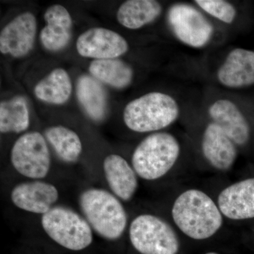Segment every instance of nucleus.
Masks as SVG:
<instances>
[{"label":"nucleus","instance_id":"25","mask_svg":"<svg viewBox=\"0 0 254 254\" xmlns=\"http://www.w3.org/2000/svg\"><path fill=\"white\" fill-rule=\"evenodd\" d=\"M205 254H219L216 253V252H208V253H206Z\"/></svg>","mask_w":254,"mask_h":254},{"label":"nucleus","instance_id":"15","mask_svg":"<svg viewBox=\"0 0 254 254\" xmlns=\"http://www.w3.org/2000/svg\"><path fill=\"white\" fill-rule=\"evenodd\" d=\"M103 170L108 186L120 199L128 201L138 189L137 174L123 157L109 155L103 162Z\"/></svg>","mask_w":254,"mask_h":254},{"label":"nucleus","instance_id":"12","mask_svg":"<svg viewBox=\"0 0 254 254\" xmlns=\"http://www.w3.org/2000/svg\"><path fill=\"white\" fill-rule=\"evenodd\" d=\"M218 205L222 215L232 220L254 218V178L232 184L220 192Z\"/></svg>","mask_w":254,"mask_h":254},{"label":"nucleus","instance_id":"8","mask_svg":"<svg viewBox=\"0 0 254 254\" xmlns=\"http://www.w3.org/2000/svg\"><path fill=\"white\" fill-rule=\"evenodd\" d=\"M168 21L177 38L192 48L205 46L213 33L211 23L190 5H173L169 10Z\"/></svg>","mask_w":254,"mask_h":254},{"label":"nucleus","instance_id":"16","mask_svg":"<svg viewBox=\"0 0 254 254\" xmlns=\"http://www.w3.org/2000/svg\"><path fill=\"white\" fill-rule=\"evenodd\" d=\"M213 123L223 130L235 144H245L250 138V129L244 115L230 100H217L209 108Z\"/></svg>","mask_w":254,"mask_h":254},{"label":"nucleus","instance_id":"19","mask_svg":"<svg viewBox=\"0 0 254 254\" xmlns=\"http://www.w3.org/2000/svg\"><path fill=\"white\" fill-rule=\"evenodd\" d=\"M72 91V84L68 73L63 68H55L35 87L38 99L50 104L66 103Z\"/></svg>","mask_w":254,"mask_h":254},{"label":"nucleus","instance_id":"21","mask_svg":"<svg viewBox=\"0 0 254 254\" xmlns=\"http://www.w3.org/2000/svg\"><path fill=\"white\" fill-rule=\"evenodd\" d=\"M89 71L98 81L117 88L128 86L133 76L131 66L117 59L93 60L90 64Z\"/></svg>","mask_w":254,"mask_h":254},{"label":"nucleus","instance_id":"22","mask_svg":"<svg viewBox=\"0 0 254 254\" xmlns=\"http://www.w3.org/2000/svg\"><path fill=\"white\" fill-rule=\"evenodd\" d=\"M47 140L61 160L74 163L82 152V143L76 132L63 126L51 127L46 131Z\"/></svg>","mask_w":254,"mask_h":254},{"label":"nucleus","instance_id":"18","mask_svg":"<svg viewBox=\"0 0 254 254\" xmlns=\"http://www.w3.org/2000/svg\"><path fill=\"white\" fill-rule=\"evenodd\" d=\"M162 12V6L154 0H128L117 13L118 21L124 27L138 29L153 22Z\"/></svg>","mask_w":254,"mask_h":254},{"label":"nucleus","instance_id":"5","mask_svg":"<svg viewBox=\"0 0 254 254\" xmlns=\"http://www.w3.org/2000/svg\"><path fill=\"white\" fill-rule=\"evenodd\" d=\"M41 224L50 239L67 250H83L93 242V231L86 218L66 207H53L43 215Z\"/></svg>","mask_w":254,"mask_h":254},{"label":"nucleus","instance_id":"6","mask_svg":"<svg viewBox=\"0 0 254 254\" xmlns=\"http://www.w3.org/2000/svg\"><path fill=\"white\" fill-rule=\"evenodd\" d=\"M129 239L141 254H177L180 240L168 222L150 214H142L131 222Z\"/></svg>","mask_w":254,"mask_h":254},{"label":"nucleus","instance_id":"7","mask_svg":"<svg viewBox=\"0 0 254 254\" xmlns=\"http://www.w3.org/2000/svg\"><path fill=\"white\" fill-rule=\"evenodd\" d=\"M11 162L18 174L38 180L50 171L51 159L46 138L39 132L21 135L13 145Z\"/></svg>","mask_w":254,"mask_h":254},{"label":"nucleus","instance_id":"9","mask_svg":"<svg viewBox=\"0 0 254 254\" xmlns=\"http://www.w3.org/2000/svg\"><path fill=\"white\" fill-rule=\"evenodd\" d=\"M78 54L96 60L116 59L128 51L126 40L116 32L104 28L87 30L76 42Z\"/></svg>","mask_w":254,"mask_h":254},{"label":"nucleus","instance_id":"4","mask_svg":"<svg viewBox=\"0 0 254 254\" xmlns=\"http://www.w3.org/2000/svg\"><path fill=\"white\" fill-rule=\"evenodd\" d=\"M180 115L176 100L159 92L147 93L132 100L124 110V121L132 131H159L175 123Z\"/></svg>","mask_w":254,"mask_h":254},{"label":"nucleus","instance_id":"1","mask_svg":"<svg viewBox=\"0 0 254 254\" xmlns=\"http://www.w3.org/2000/svg\"><path fill=\"white\" fill-rule=\"evenodd\" d=\"M172 216L180 231L195 240L213 237L223 222L218 205L198 190H189L179 195L173 205Z\"/></svg>","mask_w":254,"mask_h":254},{"label":"nucleus","instance_id":"13","mask_svg":"<svg viewBox=\"0 0 254 254\" xmlns=\"http://www.w3.org/2000/svg\"><path fill=\"white\" fill-rule=\"evenodd\" d=\"M202 151L209 163L216 170L227 171L237 158L235 143L216 124H209L202 140Z\"/></svg>","mask_w":254,"mask_h":254},{"label":"nucleus","instance_id":"3","mask_svg":"<svg viewBox=\"0 0 254 254\" xmlns=\"http://www.w3.org/2000/svg\"><path fill=\"white\" fill-rule=\"evenodd\" d=\"M180 154V143L173 135L167 132L152 133L135 148L132 167L143 180L153 181L167 175Z\"/></svg>","mask_w":254,"mask_h":254},{"label":"nucleus","instance_id":"10","mask_svg":"<svg viewBox=\"0 0 254 254\" xmlns=\"http://www.w3.org/2000/svg\"><path fill=\"white\" fill-rule=\"evenodd\" d=\"M37 21L31 12L23 13L10 21L0 33V51L14 58L29 53L34 45Z\"/></svg>","mask_w":254,"mask_h":254},{"label":"nucleus","instance_id":"11","mask_svg":"<svg viewBox=\"0 0 254 254\" xmlns=\"http://www.w3.org/2000/svg\"><path fill=\"white\" fill-rule=\"evenodd\" d=\"M58 198V189L52 184L41 180L18 184L11 192V201L17 208L41 215L53 208Z\"/></svg>","mask_w":254,"mask_h":254},{"label":"nucleus","instance_id":"2","mask_svg":"<svg viewBox=\"0 0 254 254\" xmlns=\"http://www.w3.org/2000/svg\"><path fill=\"white\" fill-rule=\"evenodd\" d=\"M79 205L92 230L108 240L120 238L126 230L127 214L116 195L102 189L82 192Z\"/></svg>","mask_w":254,"mask_h":254},{"label":"nucleus","instance_id":"23","mask_svg":"<svg viewBox=\"0 0 254 254\" xmlns=\"http://www.w3.org/2000/svg\"><path fill=\"white\" fill-rule=\"evenodd\" d=\"M27 102L21 96L0 103V131L1 133H20L29 127Z\"/></svg>","mask_w":254,"mask_h":254},{"label":"nucleus","instance_id":"20","mask_svg":"<svg viewBox=\"0 0 254 254\" xmlns=\"http://www.w3.org/2000/svg\"><path fill=\"white\" fill-rule=\"evenodd\" d=\"M76 94L83 109L95 121L104 118L106 112V94L99 82L89 76L78 78Z\"/></svg>","mask_w":254,"mask_h":254},{"label":"nucleus","instance_id":"14","mask_svg":"<svg viewBox=\"0 0 254 254\" xmlns=\"http://www.w3.org/2000/svg\"><path fill=\"white\" fill-rule=\"evenodd\" d=\"M218 78L228 88L254 84V52L242 48L232 50L219 68Z\"/></svg>","mask_w":254,"mask_h":254},{"label":"nucleus","instance_id":"24","mask_svg":"<svg viewBox=\"0 0 254 254\" xmlns=\"http://www.w3.org/2000/svg\"><path fill=\"white\" fill-rule=\"evenodd\" d=\"M195 3L205 12L226 23H231L236 16L235 7L223 0H196Z\"/></svg>","mask_w":254,"mask_h":254},{"label":"nucleus","instance_id":"17","mask_svg":"<svg viewBox=\"0 0 254 254\" xmlns=\"http://www.w3.org/2000/svg\"><path fill=\"white\" fill-rule=\"evenodd\" d=\"M46 25L40 38L43 46L56 52L67 46L71 36L72 18L66 8L60 4L50 6L44 14Z\"/></svg>","mask_w":254,"mask_h":254}]
</instances>
